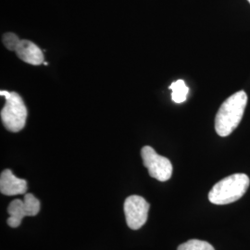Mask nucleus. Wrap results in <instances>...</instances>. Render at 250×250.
Instances as JSON below:
<instances>
[{
    "instance_id": "nucleus-1",
    "label": "nucleus",
    "mask_w": 250,
    "mask_h": 250,
    "mask_svg": "<svg viewBox=\"0 0 250 250\" xmlns=\"http://www.w3.org/2000/svg\"><path fill=\"white\" fill-rule=\"evenodd\" d=\"M247 104L248 95L243 90L226 99L215 117L216 133L222 137L232 134L243 119Z\"/></svg>"
},
{
    "instance_id": "nucleus-2",
    "label": "nucleus",
    "mask_w": 250,
    "mask_h": 250,
    "mask_svg": "<svg viewBox=\"0 0 250 250\" xmlns=\"http://www.w3.org/2000/svg\"><path fill=\"white\" fill-rule=\"evenodd\" d=\"M250 179L245 173H235L221 180L208 193V200L214 205H227L239 200L248 191Z\"/></svg>"
},
{
    "instance_id": "nucleus-3",
    "label": "nucleus",
    "mask_w": 250,
    "mask_h": 250,
    "mask_svg": "<svg viewBox=\"0 0 250 250\" xmlns=\"http://www.w3.org/2000/svg\"><path fill=\"white\" fill-rule=\"evenodd\" d=\"M0 95L6 99L0 115L2 124L9 132L18 133L26 124V106L16 92L1 91Z\"/></svg>"
},
{
    "instance_id": "nucleus-4",
    "label": "nucleus",
    "mask_w": 250,
    "mask_h": 250,
    "mask_svg": "<svg viewBox=\"0 0 250 250\" xmlns=\"http://www.w3.org/2000/svg\"><path fill=\"white\" fill-rule=\"evenodd\" d=\"M144 166L148 170L152 178L160 182L170 180L172 174V164L170 160L159 155L149 146H144L141 150Z\"/></svg>"
},
{
    "instance_id": "nucleus-5",
    "label": "nucleus",
    "mask_w": 250,
    "mask_h": 250,
    "mask_svg": "<svg viewBox=\"0 0 250 250\" xmlns=\"http://www.w3.org/2000/svg\"><path fill=\"white\" fill-rule=\"evenodd\" d=\"M40 201L33 194H26L23 199H14L8 208L9 218L7 223L10 227L17 228L24 217L36 216L40 211Z\"/></svg>"
},
{
    "instance_id": "nucleus-6",
    "label": "nucleus",
    "mask_w": 250,
    "mask_h": 250,
    "mask_svg": "<svg viewBox=\"0 0 250 250\" xmlns=\"http://www.w3.org/2000/svg\"><path fill=\"white\" fill-rule=\"evenodd\" d=\"M124 208L126 223L132 230H138L146 224L150 205L144 197L139 196L127 197Z\"/></svg>"
},
{
    "instance_id": "nucleus-7",
    "label": "nucleus",
    "mask_w": 250,
    "mask_h": 250,
    "mask_svg": "<svg viewBox=\"0 0 250 250\" xmlns=\"http://www.w3.org/2000/svg\"><path fill=\"white\" fill-rule=\"evenodd\" d=\"M27 191V182L16 177L11 170L7 169L1 172L0 192L5 196L23 195Z\"/></svg>"
},
{
    "instance_id": "nucleus-8",
    "label": "nucleus",
    "mask_w": 250,
    "mask_h": 250,
    "mask_svg": "<svg viewBox=\"0 0 250 250\" xmlns=\"http://www.w3.org/2000/svg\"><path fill=\"white\" fill-rule=\"evenodd\" d=\"M15 52L19 59L28 64L37 66L44 63V55L41 48L29 40H21Z\"/></svg>"
},
{
    "instance_id": "nucleus-9",
    "label": "nucleus",
    "mask_w": 250,
    "mask_h": 250,
    "mask_svg": "<svg viewBox=\"0 0 250 250\" xmlns=\"http://www.w3.org/2000/svg\"><path fill=\"white\" fill-rule=\"evenodd\" d=\"M169 88L172 91L171 99L175 103H183L188 99L189 88L187 86L185 81L177 80L172 83Z\"/></svg>"
},
{
    "instance_id": "nucleus-10",
    "label": "nucleus",
    "mask_w": 250,
    "mask_h": 250,
    "mask_svg": "<svg viewBox=\"0 0 250 250\" xmlns=\"http://www.w3.org/2000/svg\"><path fill=\"white\" fill-rule=\"evenodd\" d=\"M177 250H215L214 248L208 242L191 239L180 245Z\"/></svg>"
},
{
    "instance_id": "nucleus-11",
    "label": "nucleus",
    "mask_w": 250,
    "mask_h": 250,
    "mask_svg": "<svg viewBox=\"0 0 250 250\" xmlns=\"http://www.w3.org/2000/svg\"><path fill=\"white\" fill-rule=\"evenodd\" d=\"M20 41L18 36L13 33H7L3 36V44L11 51H15Z\"/></svg>"
},
{
    "instance_id": "nucleus-12",
    "label": "nucleus",
    "mask_w": 250,
    "mask_h": 250,
    "mask_svg": "<svg viewBox=\"0 0 250 250\" xmlns=\"http://www.w3.org/2000/svg\"><path fill=\"white\" fill-rule=\"evenodd\" d=\"M248 1H249V2H250V0H248Z\"/></svg>"
}]
</instances>
